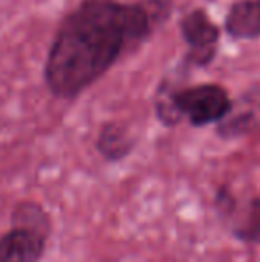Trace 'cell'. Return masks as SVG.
Listing matches in <instances>:
<instances>
[{
  "label": "cell",
  "mask_w": 260,
  "mask_h": 262,
  "mask_svg": "<svg viewBox=\"0 0 260 262\" xmlns=\"http://www.w3.org/2000/svg\"><path fill=\"white\" fill-rule=\"evenodd\" d=\"M180 31L189 45V62L205 66L214 59L219 31L203 9H196L182 18Z\"/></svg>",
  "instance_id": "3957f363"
},
{
  "label": "cell",
  "mask_w": 260,
  "mask_h": 262,
  "mask_svg": "<svg viewBox=\"0 0 260 262\" xmlns=\"http://www.w3.org/2000/svg\"><path fill=\"white\" fill-rule=\"evenodd\" d=\"M232 232L239 241L260 245V198H255L248 204V207L233 223Z\"/></svg>",
  "instance_id": "9c48e42d"
},
{
  "label": "cell",
  "mask_w": 260,
  "mask_h": 262,
  "mask_svg": "<svg viewBox=\"0 0 260 262\" xmlns=\"http://www.w3.org/2000/svg\"><path fill=\"white\" fill-rule=\"evenodd\" d=\"M226 31L233 38L251 39L260 36V0H241L226 16Z\"/></svg>",
  "instance_id": "8992f818"
},
{
  "label": "cell",
  "mask_w": 260,
  "mask_h": 262,
  "mask_svg": "<svg viewBox=\"0 0 260 262\" xmlns=\"http://www.w3.org/2000/svg\"><path fill=\"white\" fill-rule=\"evenodd\" d=\"M13 227L25 228V230L45 235V237H49L50 230H52L49 214L39 207L38 204H29V202H21L13 210Z\"/></svg>",
  "instance_id": "ba28073f"
},
{
  "label": "cell",
  "mask_w": 260,
  "mask_h": 262,
  "mask_svg": "<svg viewBox=\"0 0 260 262\" xmlns=\"http://www.w3.org/2000/svg\"><path fill=\"white\" fill-rule=\"evenodd\" d=\"M134 141L130 139L129 130L118 123H107L100 130L97 148L109 161H122L130 154Z\"/></svg>",
  "instance_id": "52a82bcc"
},
{
  "label": "cell",
  "mask_w": 260,
  "mask_h": 262,
  "mask_svg": "<svg viewBox=\"0 0 260 262\" xmlns=\"http://www.w3.org/2000/svg\"><path fill=\"white\" fill-rule=\"evenodd\" d=\"M152 18L141 4L86 0L63 21L50 49L45 79L59 98H73L100 79L125 50L148 36Z\"/></svg>",
  "instance_id": "6da1fadb"
},
{
  "label": "cell",
  "mask_w": 260,
  "mask_h": 262,
  "mask_svg": "<svg viewBox=\"0 0 260 262\" xmlns=\"http://www.w3.org/2000/svg\"><path fill=\"white\" fill-rule=\"evenodd\" d=\"M232 111L230 97L218 84L184 88L157 97V116L166 125H177L187 118L195 127L223 121Z\"/></svg>",
  "instance_id": "7a4b0ae2"
},
{
  "label": "cell",
  "mask_w": 260,
  "mask_h": 262,
  "mask_svg": "<svg viewBox=\"0 0 260 262\" xmlns=\"http://www.w3.org/2000/svg\"><path fill=\"white\" fill-rule=\"evenodd\" d=\"M260 127V88L241 98L237 107H232L228 116L221 121L219 132L226 138L246 134Z\"/></svg>",
  "instance_id": "5b68a950"
},
{
  "label": "cell",
  "mask_w": 260,
  "mask_h": 262,
  "mask_svg": "<svg viewBox=\"0 0 260 262\" xmlns=\"http://www.w3.org/2000/svg\"><path fill=\"white\" fill-rule=\"evenodd\" d=\"M45 235L25 228H11L0 235V262H38L45 253Z\"/></svg>",
  "instance_id": "277c9868"
}]
</instances>
